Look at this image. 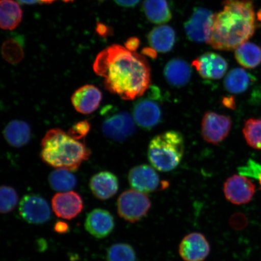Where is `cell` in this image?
Listing matches in <instances>:
<instances>
[{
	"instance_id": "obj_1",
	"label": "cell",
	"mask_w": 261,
	"mask_h": 261,
	"mask_svg": "<svg viewBox=\"0 0 261 261\" xmlns=\"http://www.w3.org/2000/svg\"><path fill=\"white\" fill-rule=\"evenodd\" d=\"M93 70L103 78L108 91L124 100L143 96L151 84V69L146 59L119 45L101 51Z\"/></svg>"
},
{
	"instance_id": "obj_2",
	"label": "cell",
	"mask_w": 261,
	"mask_h": 261,
	"mask_svg": "<svg viewBox=\"0 0 261 261\" xmlns=\"http://www.w3.org/2000/svg\"><path fill=\"white\" fill-rule=\"evenodd\" d=\"M223 9L214 14L207 44L216 50L231 51L252 37L256 16L250 0H225Z\"/></svg>"
},
{
	"instance_id": "obj_3",
	"label": "cell",
	"mask_w": 261,
	"mask_h": 261,
	"mask_svg": "<svg viewBox=\"0 0 261 261\" xmlns=\"http://www.w3.org/2000/svg\"><path fill=\"white\" fill-rule=\"evenodd\" d=\"M90 155V151L84 143L60 128L48 130L42 140V161L57 169L76 171Z\"/></svg>"
},
{
	"instance_id": "obj_4",
	"label": "cell",
	"mask_w": 261,
	"mask_h": 261,
	"mask_svg": "<svg viewBox=\"0 0 261 261\" xmlns=\"http://www.w3.org/2000/svg\"><path fill=\"white\" fill-rule=\"evenodd\" d=\"M185 151L184 136L176 130H169L154 137L149 143L148 159L153 167L162 172L177 168Z\"/></svg>"
},
{
	"instance_id": "obj_5",
	"label": "cell",
	"mask_w": 261,
	"mask_h": 261,
	"mask_svg": "<svg viewBox=\"0 0 261 261\" xmlns=\"http://www.w3.org/2000/svg\"><path fill=\"white\" fill-rule=\"evenodd\" d=\"M151 202L148 196L136 190L126 191L117 200V212L123 219L135 223L148 214Z\"/></svg>"
},
{
	"instance_id": "obj_6",
	"label": "cell",
	"mask_w": 261,
	"mask_h": 261,
	"mask_svg": "<svg viewBox=\"0 0 261 261\" xmlns=\"http://www.w3.org/2000/svg\"><path fill=\"white\" fill-rule=\"evenodd\" d=\"M214 14L203 8L194 9L184 27L188 38L195 42H206L210 39Z\"/></svg>"
},
{
	"instance_id": "obj_7",
	"label": "cell",
	"mask_w": 261,
	"mask_h": 261,
	"mask_svg": "<svg viewBox=\"0 0 261 261\" xmlns=\"http://www.w3.org/2000/svg\"><path fill=\"white\" fill-rule=\"evenodd\" d=\"M102 130L107 138L122 142L128 139L135 132L134 118L125 112L109 114L104 119Z\"/></svg>"
},
{
	"instance_id": "obj_8",
	"label": "cell",
	"mask_w": 261,
	"mask_h": 261,
	"mask_svg": "<svg viewBox=\"0 0 261 261\" xmlns=\"http://www.w3.org/2000/svg\"><path fill=\"white\" fill-rule=\"evenodd\" d=\"M19 214L27 223L42 224L51 217L50 206L44 198L36 194H28L22 198L19 205Z\"/></svg>"
},
{
	"instance_id": "obj_9",
	"label": "cell",
	"mask_w": 261,
	"mask_h": 261,
	"mask_svg": "<svg viewBox=\"0 0 261 261\" xmlns=\"http://www.w3.org/2000/svg\"><path fill=\"white\" fill-rule=\"evenodd\" d=\"M231 128L229 117L215 112L204 114L201 122L202 136L205 142L217 145L227 138Z\"/></svg>"
},
{
	"instance_id": "obj_10",
	"label": "cell",
	"mask_w": 261,
	"mask_h": 261,
	"mask_svg": "<svg viewBox=\"0 0 261 261\" xmlns=\"http://www.w3.org/2000/svg\"><path fill=\"white\" fill-rule=\"evenodd\" d=\"M128 181L134 190L143 194L164 189L168 186V182L161 180L154 169L146 165L137 166L130 169Z\"/></svg>"
},
{
	"instance_id": "obj_11",
	"label": "cell",
	"mask_w": 261,
	"mask_h": 261,
	"mask_svg": "<svg viewBox=\"0 0 261 261\" xmlns=\"http://www.w3.org/2000/svg\"><path fill=\"white\" fill-rule=\"evenodd\" d=\"M255 192V186L246 176L234 175L227 178L224 185V193L231 203L240 205L249 203Z\"/></svg>"
},
{
	"instance_id": "obj_12",
	"label": "cell",
	"mask_w": 261,
	"mask_h": 261,
	"mask_svg": "<svg viewBox=\"0 0 261 261\" xmlns=\"http://www.w3.org/2000/svg\"><path fill=\"white\" fill-rule=\"evenodd\" d=\"M51 205L58 217L70 220L81 213L84 202L79 194L71 191L55 194L51 200Z\"/></svg>"
},
{
	"instance_id": "obj_13",
	"label": "cell",
	"mask_w": 261,
	"mask_h": 261,
	"mask_svg": "<svg viewBox=\"0 0 261 261\" xmlns=\"http://www.w3.org/2000/svg\"><path fill=\"white\" fill-rule=\"evenodd\" d=\"M192 66L202 77L211 80H220L226 74L228 64L221 55L208 52L192 62Z\"/></svg>"
},
{
	"instance_id": "obj_14",
	"label": "cell",
	"mask_w": 261,
	"mask_h": 261,
	"mask_svg": "<svg viewBox=\"0 0 261 261\" xmlns=\"http://www.w3.org/2000/svg\"><path fill=\"white\" fill-rule=\"evenodd\" d=\"M210 253V243L200 233L188 234L179 244V255L185 261H203Z\"/></svg>"
},
{
	"instance_id": "obj_15",
	"label": "cell",
	"mask_w": 261,
	"mask_h": 261,
	"mask_svg": "<svg viewBox=\"0 0 261 261\" xmlns=\"http://www.w3.org/2000/svg\"><path fill=\"white\" fill-rule=\"evenodd\" d=\"M85 228L91 236L103 239L112 233L115 226L113 215L103 208H95L87 215Z\"/></svg>"
},
{
	"instance_id": "obj_16",
	"label": "cell",
	"mask_w": 261,
	"mask_h": 261,
	"mask_svg": "<svg viewBox=\"0 0 261 261\" xmlns=\"http://www.w3.org/2000/svg\"><path fill=\"white\" fill-rule=\"evenodd\" d=\"M133 114L137 125L146 130L158 125L162 117L161 107L155 101L148 99L137 102L134 106Z\"/></svg>"
},
{
	"instance_id": "obj_17",
	"label": "cell",
	"mask_w": 261,
	"mask_h": 261,
	"mask_svg": "<svg viewBox=\"0 0 261 261\" xmlns=\"http://www.w3.org/2000/svg\"><path fill=\"white\" fill-rule=\"evenodd\" d=\"M102 99V94L97 87L86 85L75 91L71 102L77 112L88 114L95 112Z\"/></svg>"
},
{
	"instance_id": "obj_18",
	"label": "cell",
	"mask_w": 261,
	"mask_h": 261,
	"mask_svg": "<svg viewBox=\"0 0 261 261\" xmlns=\"http://www.w3.org/2000/svg\"><path fill=\"white\" fill-rule=\"evenodd\" d=\"M89 187L94 197L100 200H107L118 192L119 179L112 172H100L91 177Z\"/></svg>"
},
{
	"instance_id": "obj_19",
	"label": "cell",
	"mask_w": 261,
	"mask_h": 261,
	"mask_svg": "<svg viewBox=\"0 0 261 261\" xmlns=\"http://www.w3.org/2000/svg\"><path fill=\"white\" fill-rule=\"evenodd\" d=\"M192 70L187 62L181 59L175 58L165 65L164 75L168 83L175 87H181L190 80Z\"/></svg>"
},
{
	"instance_id": "obj_20",
	"label": "cell",
	"mask_w": 261,
	"mask_h": 261,
	"mask_svg": "<svg viewBox=\"0 0 261 261\" xmlns=\"http://www.w3.org/2000/svg\"><path fill=\"white\" fill-rule=\"evenodd\" d=\"M148 40L151 47L156 51L167 53L175 43V32L170 26L159 25L149 32Z\"/></svg>"
},
{
	"instance_id": "obj_21",
	"label": "cell",
	"mask_w": 261,
	"mask_h": 261,
	"mask_svg": "<svg viewBox=\"0 0 261 261\" xmlns=\"http://www.w3.org/2000/svg\"><path fill=\"white\" fill-rule=\"evenodd\" d=\"M3 135L10 145L21 148L30 141L31 127L27 122L22 120H12L5 127Z\"/></svg>"
},
{
	"instance_id": "obj_22",
	"label": "cell",
	"mask_w": 261,
	"mask_h": 261,
	"mask_svg": "<svg viewBox=\"0 0 261 261\" xmlns=\"http://www.w3.org/2000/svg\"><path fill=\"white\" fill-rule=\"evenodd\" d=\"M143 9L146 18L152 23L165 24L172 17L167 0H145Z\"/></svg>"
},
{
	"instance_id": "obj_23",
	"label": "cell",
	"mask_w": 261,
	"mask_h": 261,
	"mask_svg": "<svg viewBox=\"0 0 261 261\" xmlns=\"http://www.w3.org/2000/svg\"><path fill=\"white\" fill-rule=\"evenodd\" d=\"M253 82V77L243 68H236L226 75L224 81L225 89L232 94L245 92Z\"/></svg>"
},
{
	"instance_id": "obj_24",
	"label": "cell",
	"mask_w": 261,
	"mask_h": 261,
	"mask_svg": "<svg viewBox=\"0 0 261 261\" xmlns=\"http://www.w3.org/2000/svg\"><path fill=\"white\" fill-rule=\"evenodd\" d=\"M22 11L17 3L13 0H1L0 24L4 30L15 29L22 19Z\"/></svg>"
},
{
	"instance_id": "obj_25",
	"label": "cell",
	"mask_w": 261,
	"mask_h": 261,
	"mask_svg": "<svg viewBox=\"0 0 261 261\" xmlns=\"http://www.w3.org/2000/svg\"><path fill=\"white\" fill-rule=\"evenodd\" d=\"M234 57L241 66L254 68L261 63V48L258 45L246 42L236 49Z\"/></svg>"
},
{
	"instance_id": "obj_26",
	"label": "cell",
	"mask_w": 261,
	"mask_h": 261,
	"mask_svg": "<svg viewBox=\"0 0 261 261\" xmlns=\"http://www.w3.org/2000/svg\"><path fill=\"white\" fill-rule=\"evenodd\" d=\"M48 182L54 191L68 192L76 187V178L71 171L59 168L52 171L48 176Z\"/></svg>"
},
{
	"instance_id": "obj_27",
	"label": "cell",
	"mask_w": 261,
	"mask_h": 261,
	"mask_svg": "<svg viewBox=\"0 0 261 261\" xmlns=\"http://www.w3.org/2000/svg\"><path fill=\"white\" fill-rule=\"evenodd\" d=\"M247 144L256 149H261V119H249L243 129Z\"/></svg>"
},
{
	"instance_id": "obj_28",
	"label": "cell",
	"mask_w": 261,
	"mask_h": 261,
	"mask_svg": "<svg viewBox=\"0 0 261 261\" xmlns=\"http://www.w3.org/2000/svg\"><path fill=\"white\" fill-rule=\"evenodd\" d=\"M107 261H136V254L133 248L128 244L117 243L107 250Z\"/></svg>"
},
{
	"instance_id": "obj_29",
	"label": "cell",
	"mask_w": 261,
	"mask_h": 261,
	"mask_svg": "<svg viewBox=\"0 0 261 261\" xmlns=\"http://www.w3.org/2000/svg\"><path fill=\"white\" fill-rule=\"evenodd\" d=\"M18 201V194L14 188L2 186L0 189V211L2 214H7L14 210Z\"/></svg>"
},
{
	"instance_id": "obj_30",
	"label": "cell",
	"mask_w": 261,
	"mask_h": 261,
	"mask_svg": "<svg viewBox=\"0 0 261 261\" xmlns=\"http://www.w3.org/2000/svg\"><path fill=\"white\" fill-rule=\"evenodd\" d=\"M3 57L11 63H18L23 58V51L18 42L8 40L5 42L2 49Z\"/></svg>"
},
{
	"instance_id": "obj_31",
	"label": "cell",
	"mask_w": 261,
	"mask_h": 261,
	"mask_svg": "<svg viewBox=\"0 0 261 261\" xmlns=\"http://www.w3.org/2000/svg\"><path fill=\"white\" fill-rule=\"evenodd\" d=\"M90 125L87 120L81 121L74 124L68 132V135L75 139L80 140L86 137L89 133Z\"/></svg>"
},
{
	"instance_id": "obj_32",
	"label": "cell",
	"mask_w": 261,
	"mask_h": 261,
	"mask_svg": "<svg viewBox=\"0 0 261 261\" xmlns=\"http://www.w3.org/2000/svg\"><path fill=\"white\" fill-rule=\"evenodd\" d=\"M54 230L60 234L67 233L70 231L69 224L64 221H58L54 225Z\"/></svg>"
},
{
	"instance_id": "obj_33",
	"label": "cell",
	"mask_w": 261,
	"mask_h": 261,
	"mask_svg": "<svg viewBox=\"0 0 261 261\" xmlns=\"http://www.w3.org/2000/svg\"><path fill=\"white\" fill-rule=\"evenodd\" d=\"M140 45V40L138 38H130L128 39V40L126 41L125 43V47L128 49V50L135 51L137 50Z\"/></svg>"
},
{
	"instance_id": "obj_34",
	"label": "cell",
	"mask_w": 261,
	"mask_h": 261,
	"mask_svg": "<svg viewBox=\"0 0 261 261\" xmlns=\"http://www.w3.org/2000/svg\"><path fill=\"white\" fill-rule=\"evenodd\" d=\"M117 5L125 8H133L138 5L140 0H114Z\"/></svg>"
},
{
	"instance_id": "obj_35",
	"label": "cell",
	"mask_w": 261,
	"mask_h": 261,
	"mask_svg": "<svg viewBox=\"0 0 261 261\" xmlns=\"http://www.w3.org/2000/svg\"><path fill=\"white\" fill-rule=\"evenodd\" d=\"M223 103L225 106L230 109H234L236 107V101L232 97H224Z\"/></svg>"
},
{
	"instance_id": "obj_36",
	"label": "cell",
	"mask_w": 261,
	"mask_h": 261,
	"mask_svg": "<svg viewBox=\"0 0 261 261\" xmlns=\"http://www.w3.org/2000/svg\"><path fill=\"white\" fill-rule=\"evenodd\" d=\"M142 54L152 59L156 58V55H158L156 54V51L152 47L143 48Z\"/></svg>"
},
{
	"instance_id": "obj_37",
	"label": "cell",
	"mask_w": 261,
	"mask_h": 261,
	"mask_svg": "<svg viewBox=\"0 0 261 261\" xmlns=\"http://www.w3.org/2000/svg\"><path fill=\"white\" fill-rule=\"evenodd\" d=\"M19 3L24 5H34L40 2V0H18Z\"/></svg>"
},
{
	"instance_id": "obj_38",
	"label": "cell",
	"mask_w": 261,
	"mask_h": 261,
	"mask_svg": "<svg viewBox=\"0 0 261 261\" xmlns=\"http://www.w3.org/2000/svg\"><path fill=\"white\" fill-rule=\"evenodd\" d=\"M55 1H56V0H40V2L44 3H51L52 2H54Z\"/></svg>"
},
{
	"instance_id": "obj_39",
	"label": "cell",
	"mask_w": 261,
	"mask_h": 261,
	"mask_svg": "<svg viewBox=\"0 0 261 261\" xmlns=\"http://www.w3.org/2000/svg\"><path fill=\"white\" fill-rule=\"evenodd\" d=\"M257 18L259 19V21H261V9H260L259 11L257 12Z\"/></svg>"
},
{
	"instance_id": "obj_40",
	"label": "cell",
	"mask_w": 261,
	"mask_h": 261,
	"mask_svg": "<svg viewBox=\"0 0 261 261\" xmlns=\"http://www.w3.org/2000/svg\"><path fill=\"white\" fill-rule=\"evenodd\" d=\"M257 180L259 181V185L261 187V172L260 173L259 175H258V177L257 178Z\"/></svg>"
},
{
	"instance_id": "obj_41",
	"label": "cell",
	"mask_w": 261,
	"mask_h": 261,
	"mask_svg": "<svg viewBox=\"0 0 261 261\" xmlns=\"http://www.w3.org/2000/svg\"><path fill=\"white\" fill-rule=\"evenodd\" d=\"M99 1H103V0H99Z\"/></svg>"
}]
</instances>
